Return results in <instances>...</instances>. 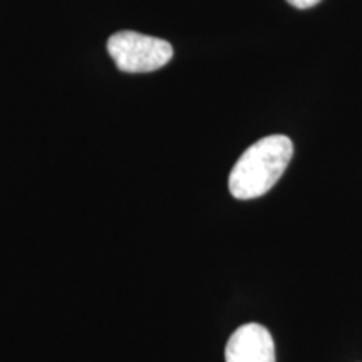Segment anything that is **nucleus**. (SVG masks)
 Segmentation results:
<instances>
[{
    "label": "nucleus",
    "instance_id": "f257e3e1",
    "mask_svg": "<svg viewBox=\"0 0 362 362\" xmlns=\"http://www.w3.org/2000/svg\"><path fill=\"white\" fill-rule=\"evenodd\" d=\"M292 155L293 144L284 134H272L253 143L238 158L230 173V193L237 200L264 197L282 178Z\"/></svg>",
    "mask_w": 362,
    "mask_h": 362
},
{
    "label": "nucleus",
    "instance_id": "f03ea898",
    "mask_svg": "<svg viewBox=\"0 0 362 362\" xmlns=\"http://www.w3.org/2000/svg\"><path fill=\"white\" fill-rule=\"evenodd\" d=\"M107 52L123 72H153L168 64L173 47L166 40L123 30L112 34L107 40Z\"/></svg>",
    "mask_w": 362,
    "mask_h": 362
},
{
    "label": "nucleus",
    "instance_id": "7ed1b4c3",
    "mask_svg": "<svg viewBox=\"0 0 362 362\" xmlns=\"http://www.w3.org/2000/svg\"><path fill=\"white\" fill-rule=\"evenodd\" d=\"M225 362H275V346L269 329L257 322L238 327L226 342Z\"/></svg>",
    "mask_w": 362,
    "mask_h": 362
},
{
    "label": "nucleus",
    "instance_id": "20e7f679",
    "mask_svg": "<svg viewBox=\"0 0 362 362\" xmlns=\"http://www.w3.org/2000/svg\"><path fill=\"white\" fill-rule=\"evenodd\" d=\"M287 2L296 8H310V7L317 6L320 0H287Z\"/></svg>",
    "mask_w": 362,
    "mask_h": 362
}]
</instances>
